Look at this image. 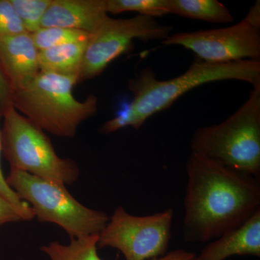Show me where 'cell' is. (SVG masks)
Listing matches in <instances>:
<instances>
[{
	"instance_id": "cell-17",
	"label": "cell",
	"mask_w": 260,
	"mask_h": 260,
	"mask_svg": "<svg viewBox=\"0 0 260 260\" xmlns=\"http://www.w3.org/2000/svg\"><path fill=\"white\" fill-rule=\"evenodd\" d=\"M106 3L108 14L135 12L154 18L169 14L167 0H106Z\"/></svg>"
},
{
	"instance_id": "cell-13",
	"label": "cell",
	"mask_w": 260,
	"mask_h": 260,
	"mask_svg": "<svg viewBox=\"0 0 260 260\" xmlns=\"http://www.w3.org/2000/svg\"><path fill=\"white\" fill-rule=\"evenodd\" d=\"M88 42L71 43L39 51L41 72L78 79Z\"/></svg>"
},
{
	"instance_id": "cell-10",
	"label": "cell",
	"mask_w": 260,
	"mask_h": 260,
	"mask_svg": "<svg viewBox=\"0 0 260 260\" xmlns=\"http://www.w3.org/2000/svg\"><path fill=\"white\" fill-rule=\"evenodd\" d=\"M39 52L29 32L0 41V66L12 92L26 88L41 73Z\"/></svg>"
},
{
	"instance_id": "cell-6",
	"label": "cell",
	"mask_w": 260,
	"mask_h": 260,
	"mask_svg": "<svg viewBox=\"0 0 260 260\" xmlns=\"http://www.w3.org/2000/svg\"><path fill=\"white\" fill-rule=\"evenodd\" d=\"M2 151L11 169L61 185L78 180L80 169L76 162L57 155L45 132L20 114L13 106L3 114Z\"/></svg>"
},
{
	"instance_id": "cell-11",
	"label": "cell",
	"mask_w": 260,
	"mask_h": 260,
	"mask_svg": "<svg viewBox=\"0 0 260 260\" xmlns=\"http://www.w3.org/2000/svg\"><path fill=\"white\" fill-rule=\"evenodd\" d=\"M108 16L106 0H51L42 28L61 27L93 34Z\"/></svg>"
},
{
	"instance_id": "cell-5",
	"label": "cell",
	"mask_w": 260,
	"mask_h": 260,
	"mask_svg": "<svg viewBox=\"0 0 260 260\" xmlns=\"http://www.w3.org/2000/svg\"><path fill=\"white\" fill-rule=\"evenodd\" d=\"M6 181L39 221L59 225L71 239L99 235L109 222L107 213L82 205L66 186L15 169Z\"/></svg>"
},
{
	"instance_id": "cell-22",
	"label": "cell",
	"mask_w": 260,
	"mask_h": 260,
	"mask_svg": "<svg viewBox=\"0 0 260 260\" xmlns=\"http://www.w3.org/2000/svg\"><path fill=\"white\" fill-rule=\"evenodd\" d=\"M12 90L0 66V114L12 106ZM2 116V115H1Z\"/></svg>"
},
{
	"instance_id": "cell-21",
	"label": "cell",
	"mask_w": 260,
	"mask_h": 260,
	"mask_svg": "<svg viewBox=\"0 0 260 260\" xmlns=\"http://www.w3.org/2000/svg\"><path fill=\"white\" fill-rule=\"evenodd\" d=\"M0 116H1V114H0ZM2 153H3V151H2L1 129H0V198L10 202V203L15 205L20 209H30L31 208L29 206L28 203L20 199L17 193L7 183L6 178L5 177L3 169H2Z\"/></svg>"
},
{
	"instance_id": "cell-1",
	"label": "cell",
	"mask_w": 260,
	"mask_h": 260,
	"mask_svg": "<svg viewBox=\"0 0 260 260\" xmlns=\"http://www.w3.org/2000/svg\"><path fill=\"white\" fill-rule=\"evenodd\" d=\"M183 236L207 242L245 223L259 210L256 178L191 153L186 164Z\"/></svg>"
},
{
	"instance_id": "cell-14",
	"label": "cell",
	"mask_w": 260,
	"mask_h": 260,
	"mask_svg": "<svg viewBox=\"0 0 260 260\" xmlns=\"http://www.w3.org/2000/svg\"><path fill=\"white\" fill-rule=\"evenodd\" d=\"M168 13L213 23H230L234 17L218 0H167Z\"/></svg>"
},
{
	"instance_id": "cell-12",
	"label": "cell",
	"mask_w": 260,
	"mask_h": 260,
	"mask_svg": "<svg viewBox=\"0 0 260 260\" xmlns=\"http://www.w3.org/2000/svg\"><path fill=\"white\" fill-rule=\"evenodd\" d=\"M234 255L260 256V210L241 226L210 242L194 260H225Z\"/></svg>"
},
{
	"instance_id": "cell-3",
	"label": "cell",
	"mask_w": 260,
	"mask_h": 260,
	"mask_svg": "<svg viewBox=\"0 0 260 260\" xmlns=\"http://www.w3.org/2000/svg\"><path fill=\"white\" fill-rule=\"evenodd\" d=\"M191 153L232 170L257 178L260 174V83L247 100L220 124L196 130Z\"/></svg>"
},
{
	"instance_id": "cell-4",
	"label": "cell",
	"mask_w": 260,
	"mask_h": 260,
	"mask_svg": "<svg viewBox=\"0 0 260 260\" xmlns=\"http://www.w3.org/2000/svg\"><path fill=\"white\" fill-rule=\"evenodd\" d=\"M78 79L41 72L26 88L12 93V106L43 131L60 138H74L78 128L98 112L96 95L75 99Z\"/></svg>"
},
{
	"instance_id": "cell-18",
	"label": "cell",
	"mask_w": 260,
	"mask_h": 260,
	"mask_svg": "<svg viewBox=\"0 0 260 260\" xmlns=\"http://www.w3.org/2000/svg\"><path fill=\"white\" fill-rule=\"evenodd\" d=\"M25 30L32 34L42 28V22L51 0H10Z\"/></svg>"
},
{
	"instance_id": "cell-9",
	"label": "cell",
	"mask_w": 260,
	"mask_h": 260,
	"mask_svg": "<svg viewBox=\"0 0 260 260\" xmlns=\"http://www.w3.org/2000/svg\"><path fill=\"white\" fill-rule=\"evenodd\" d=\"M172 30L170 25H162L155 18L145 15L126 19L108 16L89 40L78 84L102 74L114 59L131 49L135 39L161 42L172 34Z\"/></svg>"
},
{
	"instance_id": "cell-15",
	"label": "cell",
	"mask_w": 260,
	"mask_h": 260,
	"mask_svg": "<svg viewBox=\"0 0 260 260\" xmlns=\"http://www.w3.org/2000/svg\"><path fill=\"white\" fill-rule=\"evenodd\" d=\"M98 241L99 235L85 236L71 239L67 245L52 242L41 250L51 260H103L98 254Z\"/></svg>"
},
{
	"instance_id": "cell-2",
	"label": "cell",
	"mask_w": 260,
	"mask_h": 260,
	"mask_svg": "<svg viewBox=\"0 0 260 260\" xmlns=\"http://www.w3.org/2000/svg\"><path fill=\"white\" fill-rule=\"evenodd\" d=\"M229 80L252 85L260 83V61L211 63L196 57L183 74L167 80L157 79L152 68L146 67L129 80L133 101L115 117L104 123L98 132L112 134L126 126L140 129L149 118L172 107L187 92L204 84Z\"/></svg>"
},
{
	"instance_id": "cell-20",
	"label": "cell",
	"mask_w": 260,
	"mask_h": 260,
	"mask_svg": "<svg viewBox=\"0 0 260 260\" xmlns=\"http://www.w3.org/2000/svg\"><path fill=\"white\" fill-rule=\"evenodd\" d=\"M35 218L31 208L20 209L6 200L0 198V228L5 224L28 221Z\"/></svg>"
},
{
	"instance_id": "cell-7",
	"label": "cell",
	"mask_w": 260,
	"mask_h": 260,
	"mask_svg": "<svg viewBox=\"0 0 260 260\" xmlns=\"http://www.w3.org/2000/svg\"><path fill=\"white\" fill-rule=\"evenodd\" d=\"M161 44L181 46L208 62L259 61L260 1H256L245 18L235 25L172 34Z\"/></svg>"
},
{
	"instance_id": "cell-19",
	"label": "cell",
	"mask_w": 260,
	"mask_h": 260,
	"mask_svg": "<svg viewBox=\"0 0 260 260\" xmlns=\"http://www.w3.org/2000/svg\"><path fill=\"white\" fill-rule=\"evenodd\" d=\"M25 32L23 24L10 0H0V41Z\"/></svg>"
},
{
	"instance_id": "cell-8",
	"label": "cell",
	"mask_w": 260,
	"mask_h": 260,
	"mask_svg": "<svg viewBox=\"0 0 260 260\" xmlns=\"http://www.w3.org/2000/svg\"><path fill=\"white\" fill-rule=\"evenodd\" d=\"M172 208L145 216L119 206L99 234L98 247L118 249L126 260H150L164 255L172 237Z\"/></svg>"
},
{
	"instance_id": "cell-16",
	"label": "cell",
	"mask_w": 260,
	"mask_h": 260,
	"mask_svg": "<svg viewBox=\"0 0 260 260\" xmlns=\"http://www.w3.org/2000/svg\"><path fill=\"white\" fill-rule=\"evenodd\" d=\"M91 35L83 30L61 27H42L31 34L32 40L39 51L71 43L88 42Z\"/></svg>"
},
{
	"instance_id": "cell-23",
	"label": "cell",
	"mask_w": 260,
	"mask_h": 260,
	"mask_svg": "<svg viewBox=\"0 0 260 260\" xmlns=\"http://www.w3.org/2000/svg\"><path fill=\"white\" fill-rule=\"evenodd\" d=\"M196 254L191 251L177 249L168 253L165 255L150 260H194Z\"/></svg>"
}]
</instances>
